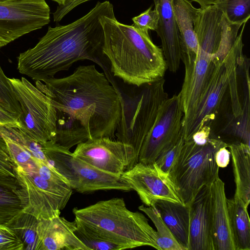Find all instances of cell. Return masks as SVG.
Segmentation results:
<instances>
[{
  "instance_id": "obj_1",
  "label": "cell",
  "mask_w": 250,
  "mask_h": 250,
  "mask_svg": "<svg viewBox=\"0 0 250 250\" xmlns=\"http://www.w3.org/2000/svg\"><path fill=\"white\" fill-rule=\"evenodd\" d=\"M36 85L56 110L54 143L70 150L89 139L115 138L122 117L119 88L94 64L80 65L63 78L37 81Z\"/></svg>"
},
{
  "instance_id": "obj_2",
  "label": "cell",
  "mask_w": 250,
  "mask_h": 250,
  "mask_svg": "<svg viewBox=\"0 0 250 250\" xmlns=\"http://www.w3.org/2000/svg\"><path fill=\"white\" fill-rule=\"evenodd\" d=\"M114 12L109 1H98L86 15L65 25L49 26L36 45L18 57L19 72L32 80L42 81L68 70L74 63L88 60L96 63L104 73H110L103 53L104 31L101 17Z\"/></svg>"
},
{
  "instance_id": "obj_3",
  "label": "cell",
  "mask_w": 250,
  "mask_h": 250,
  "mask_svg": "<svg viewBox=\"0 0 250 250\" xmlns=\"http://www.w3.org/2000/svg\"><path fill=\"white\" fill-rule=\"evenodd\" d=\"M100 21L103 53L113 76L137 87L164 78L167 66L163 51L149 34L121 23L114 13L103 16Z\"/></svg>"
},
{
  "instance_id": "obj_4",
  "label": "cell",
  "mask_w": 250,
  "mask_h": 250,
  "mask_svg": "<svg viewBox=\"0 0 250 250\" xmlns=\"http://www.w3.org/2000/svg\"><path fill=\"white\" fill-rule=\"evenodd\" d=\"M0 136L6 144L14 164L15 176L26 197L23 211L39 219L60 216L72 189L50 163L42 145L28 148L7 136Z\"/></svg>"
},
{
  "instance_id": "obj_5",
  "label": "cell",
  "mask_w": 250,
  "mask_h": 250,
  "mask_svg": "<svg viewBox=\"0 0 250 250\" xmlns=\"http://www.w3.org/2000/svg\"><path fill=\"white\" fill-rule=\"evenodd\" d=\"M75 218L104 239L125 249L150 246L157 250V235L146 217L126 206L123 198L100 201L73 209Z\"/></svg>"
},
{
  "instance_id": "obj_6",
  "label": "cell",
  "mask_w": 250,
  "mask_h": 250,
  "mask_svg": "<svg viewBox=\"0 0 250 250\" xmlns=\"http://www.w3.org/2000/svg\"><path fill=\"white\" fill-rule=\"evenodd\" d=\"M225 146L228 147L211 137L203 144L192 140L184 142L168 175L184 205L188 206L202 188L211 186L219 177L215 154Z\"/></svg>"
},
{
  "instance_id": "obj_7",
  "label": "cell",
  "mask_w": 250,
  "mask_h": 250,
  "mask_svg": "<svg viewBox=\"0 0 250 250\" xmlns=\"http://www.w3.org/2000/svg\"><path fill=\"white\" fill-rule=\"evenodd\" d=\"M247 22L242 25L236 41L222 59L213 58V69L193 115L188 124L183 127L185 141L202 127L210 123L216 118L224 100L230 94L232 83L238 79V72L245 56L243 53V35Z\"/></svg>"
},
{
  "instance_id": "obj_8",
  "label": "cell",
  "mask_w": 250,
  "mask_h": 250,
  "mask_svg": "<svg viewBox=\"0 0 250 250\" xmlns=\"http://www.w3.org/2000/svg\"><path fill=\"white\" fill-rule=\"evenodd\" d=\"M165 80L162 78L144 84L131 96H125L119 90L122 117L117 128V140L132 147L136 160L147 133L152 127L160 106L167 98Z\"/></svg>"
},
{
  "instance_id": "obj_9",
  "label": "cell",
  "mask_w": 250,
  "mask_h": 250,
  "mask_svg": "<svg viewBox=\"0 0 250 250\" xmlns=\"http://www.w3.org/2000/svg\"><path fill=\"white\" fill-rule=\"evenodd\" d=\"M42 145L50 163L72 189L82 193L101 190H132L121 176L97 169L74 156L70 150L51 141Z\"/></svg>"
},
{
  "instance_id": "obj_10",
  "label": "cell",
  "mask_w": 250,
  "mask_h": 250,
  "mask_svg": "<svg viewBox=\"0 0 250 250\" xmlns=\"http://www.w3.org/2000/svg\"><path fill=\"white\" fill-rule=\"evenodd\" d=\"M9 80L21 110L18 128L41 145L53 141L57 112L51 100L24 77Z\"/></svg>"
},
{
  "instance_id": "obj_11",
  "label": "cell",
  "mask_w": 250,
  "mask_h": 250,
  "mask_svg": "<svg viewBox=\"0 0 250 250\" xmlns=\"http://www.w3.org/2000/svg\"><path fill=\"white\" fill-rule=\"evenodd\" d=\"M183 117L179 94L167 98L160 106L155 121L144 141L138 162L154 163L162 152L175 145L182 136Z\"/></svg>"
},
{
  "instance_id": "obj_12",
  "label": "cell",
  "mask_w": 250,
  "mask_h": 250,
  "mask_svg": "<svg viewBox=\"0 0 250 250\" xmlns=\"http://www.w3.org/2000/svg\"><path fill=\"white\" fill-rule=\"evenodd\" d=\"M50 19V9L45 0L0 2V48L42 28Z\"/></svg>"
},
{
  "instance_id": "obj_13",
  "label": "cell",
  "mask_w": 250,
  "mask_h": 250,
  "mask_svg": "<svg viewBox=\"0 0 250 250\" xmlns=\"http://www.w3.org/2000/svg\"><path fill=\"white\" fill-rule=\"evenodd\" d=\"M72 153L97 169L119 176L138 163L131 146L107 137L81 143Z\"/></svg>"
},
{
  "instance_id": "obj_14",
  "label": "cell",
  "mask_w": 250,
  "mask_h": 250,
  "mask_svg": "<svg viewBox=\"0 0 250 250\" xmlns=\"http://www.w3.org/2000/svg\"><path fill=\"white\" fill-rule=\"evenodd\" d=\"M121 176L146 206L152 207L158 200L183 204L168 177L161 173L154 163L138 162Z\"/></svg>"
},
{
  "instance_id": "obj_15",
  "label": "cell",
  "mask_w": 250,
  "mask_h": 250,
  "mask_svg": "<svg viewBox=\"0 0 250 250\" xmlns=\"http://www.w3.org/2000/svg\"><path fill=\"white\" fill-rule=\"evenodd\" d=\"M188 206L189 208L188 250H213L210 186L202 188Z\"/></svg>"
},
{
  "instance_id": "obj_16",
  "label": "cell",
  "mask_w": 250,
  "mask_h": 250,
  "mask_svg": "<svg viewBox=\"0 0 250 250\" xmlns=\"http://www.w3.org/2000/svg\"><path fill=\"white\" fill-rule=\"evenodd\" d=\"M75 223L60 215L39 219V250H90L76 235Z\"/></svg>"
},
{
  "instance_id": "obj_17",
  "label": "cell",
  "mask_w": 250,
  "mask_h": 250,
  "mask_svg": "<svg viewBox=\"0 0 250 250\" xmlns=\"http://www.w3.org/2000/svg\"><path fill=\"white\" fill-rule=\"evenodd\" d=\"M159 15L156 32L160 38L162 50L167 68L176 72L181 62L179 33L175 21L172 0H153Z\"/></svg>"
},
{
  "instance_id": "obj_18",
  "label": "cell",
  "mask_w": 250,
  "mask_h": 250,
  "mask_svg": "<svg viewBox=\"0 0 250 250\" xmlns=\"http://www.w3.org/2000/svg\"><path fill=\"white\" fill-rule=\"evenodd\" d=\"M211 237L213 250H235L225 183L218 177L210 186Z\"/></svg>"
},
{
  "instance_id": "obj_19",
  "label": "cell",
  "mask_w": 250,
  "mask_h": 250,
  "mask_svg": "<svg viewBox=\"0 0 250 250\" xmlns=\"http://www.w3.org/2000/svg\"><path fill=\"white\" fill-rule=\"evenodd\" d=\"M179 39L181 60L185 69L192 66L196 60L198 42L194 20L198 8L188 0H172Z\"/></svg>"
},
{
  "instance_id": "obj_20",
  "label": "cell",
  "mask_w": 250,
  "mask_h": 250,
  "mask_svg": "<svg viewBox=\"0 0 250 250\" xmlns=\"http://www.w3.org/2000/svg\"><path fill=\"white\" fill-rule=\"evenodd\" d=\"M26 206L25 193L17 178L0 172V224L7 225Z\"/></svg>"
},
{
  "instance_id": "obj_21",
  "label": "cell",
  "mask_w": 250,
  "mask_h": 250,
  "mask_svg": "<svg viewBox=\"0 0 250 250\" xmlns=\"http://www.w3.org/2000/svg\"><path fill=\"white\" fill-rule=\"evenodd\" d=\"M152 207L157 210L177 242L185 250H188L189 207L166 200H158Z\"/></svg>"
},
{
  "instance_id": "obj_22",
  "label": "cell",
  "mask_w": 250,
  "mask_h": 250,
  "mask_svg": "<svg viewBox=\"0 0 250 250\" xmlns=\"http://www.w3.org/2000/svg\"><path fill=\"white\" fill-rule=\"evenodd\" d=\"M229 148L235 183L234 195L248 207L250 202V146L231 144Z\"/></svg>"
},
{
  "instance_id": "obj_23",
  "label": "cell",
  "mask_w": 250,
  "mask_h": 250,
  "mask_svg": "<svg viewBox=\"0 0 250 250\" xmlns=\"http://www.w3.org/2000/svg\"><path fill=\"white\" fill-rule=\"evenodd\" d=\"M229 223L235 250H250V220L247 207L234 195L227 199Z\"/></svg>"
},
{
  "instance_id": "obj_24",
  "label": "cell",
  "mask_w": 250,
  "mask_h": 250,
  "mask_svg": "<svg viewBox=\"0 0 250 250\" xmlns=\"http://www.w3.org/2000/svg\"><path fill=\"white\" fill-rule=\"evenodd\" d=\"M39 220L33 215L23 211L7 225L14 230L21 240L23 250H38Z\"/></svg>"
},
{
  "instance_id": "obj_25",
  "label": "cell",
  "mask_w": 250,
  "mask_h": 250,
  "mask_svg": "<svg viewBox=\"0 0 250 250\" xmlns=\"http://www.w3.org/2000/svg\"><path fill=\"white\" fill-rule=\"evenodd\" d=\"M138 208L150 218L155 226L157 229V244L159 250H185L177 242L154 207H146L143 204Z\"/></svg>"
},
{
  "instance_id": "obj_26",
  "label": "cell",
  "mask_w": 250,
  "mask_h": 250,
  "mask_svg": "<svg viewBox=\"0 0 250 250\" xmlns=\"http://www.w3.org/2000/svg\"><path fill=\"white\" fill-rule=\"evenodd\" d=\"M75 233L90 250H122V246L107 241L75 218Z\"/></svg>"
},
{
  "instance_id": "obj_27",
  "label": "cell",
  "mask_w": 250,
  "mask_h": 250,
  "mask_svg": "<svg viewBox=\"0 0 250 250\" xmlns=\"http://www.w3.org/2000/svg\"><path fill=\"white\" fill-rule=\"evenodd\" d=\"M215 5L231 23L243 24L250 19V0H224Z\"/></svg>"
},
{
  "instance_id": "obj_28",
  "label": "cell",
  "mask_w": 250,
  "mask_h": 250,
  "mask_svg": "<svg viewBox=\"0 0 250 250\" xmlns=\"http://www.w3.org/2000/svg\"><path fill=\"white\" fill-rule=\"evenodd\" d=\"M0 105L18 118L21 113L12 85L0 65Z\"/></svg>"
},
{
  "instance_id": "obj_29",
  "label": "cell",
  "mask_w": 250,
  "mask_h": 250,
  "mask_svg": "<svg viewBox=\"0 0 250 250\" xmlns=\"http://www.w3.org/2000/svg\"><path fill=\"white\" fill-rule=\"evenodd\" d=\"M243 24L231 23L225 16L221 41L218 50L213 57V59H222L226 56L234 44L238 34L239 29Z\"/></svg>"
},
{
  "instance_id": "obj_30",
  "label": "cell",
  "mask_w": 250,
  "mask_h": 250,
  "mask_svg": "<svg viewBox=\"0 0 250 250\" xmlns=\"http://www.w3.org/2000/svg\"><path fill=\"white\" fill-rule=\"evenodd\" d=\"M184 142L183 136H182L175 145L162 152L154 162L158 170L164 175L168 177L170 170L181 151Z\"/></svg>"
},
{
  "instance_id": "obj_31",
  "label": "cell",
  "mask_w": 250,
  "mask_h": 250,
  "mask_svg": "<svg viewBox=\"0 0 250 250\" xmlns=\"http://www.w3.org/2000/svg\"><path fill=\"white\" fill-rule=\"evenodd\" d=\"M132 25L137 29L149 34V30H154L158 28L159 15L155 10L150 6L147 10L132 19Z\"/></svg>"
},
{
  "instance_id": "obj_32",
  "label": "cell",
  "mask_w": 250,
  "mask_h": 250,
  "mask_svg": "<svg viewBox=\"0 0 250 250\" xmlns=\"http://www.w3.org/2000/svg\"><path fill=\"white\" fill-rule=\"evenodd\" d=\"M0 250H23V245L9 227L0 224Z\"/></svg>"
},
{
  "instance_id": "obj_33",
  "label": "cell",
  "mask_w": 250,
  "mask_h": 250,
  "mask_svg": "<svg viewBox=\"0 0 250 250\" xmlns=\"http://www.w3.org/2000/svg\"><path fill=\"white\" fill-rule=\"evenodd\" d=\"M14 168L6 144L0 136V172L15 176Z\"/></svg>"
},
{
  "instance_id": "obj_34",
  "label": "cell",
  "mask_w": 250,
  "mask_h": 250,
  "mask_svg": "<svg viewBox=\"0 0 250 250\" xmlns=\"http://www.w3.org/2000/svg\"><path fill=\"white\" fill-rule=\"evenodd\" d=\"M91 0H68L63 5H58L53 13L54 21H61L68 13L79 5Z\"/></svg>"
},
{
  "instance_id": "obj_35",
  "label": "cell",
  "mask_w": 250,
  "mask_h": 250,
  "mask_svg": "<svg viewBox=\"0 0 250 250\" xmlns=\"http://www.w3.org/2000/svg\"><path fill=\"white\" fill-rule=\"evenodd\" d=\"M0 125L19 128L18 119L14 115L0 105Z\"/></svg>"
},
{
  "instance_id": "obj_36",
  "label": "cell",
  "mask_w": 250,
  "mask_h": 250,
  "mask_svg": "<svg viewBox=\"0 0 250 250\" xmlns=\"http://www.w3.org/2000/svg\"><path fill=\"white\" fill-rule=\"evenodd\" d=\"M210 125L211 124H208L204 125L193 134L190 140H192L195 143L199 144L205 143L211 137V129Z\"/></svg>"
},
{
  "instance_id": "obj_37",
  "label": "cell",
  "mask_w": 250,
  "mask_h": 250,
  "mask_svg": "<svg viewBox=\"0 0 250 250\" xmlns=\"http://www.w3.org/2000/svg\"><path fill=\"white\" fill-rule=\"evenodd\" d=\"M227 146H223L220 148L216 153V163L219 167L224 168L226 167L229 162L230 151L227 149Z\"/></svg>"
},
{
  "instance_id": "obj_38",
  "label": "cell",
  "mask_w": 250,
  "mask_h": 250,
  "mask_svg": "<svg viewBox=\"0 0 250 250\" xmlns=\"http://www.w3.org/2000/svg\"><path fill=\"white\" fill-rule=\"evenodd\" d=\"M196 2L200 6V8L203 9L212 5H215L224 0H191Z\"/></svg>"
},
{
  "instance_id": "obj_39",
  "label": "cell",
  "mask_w": 250,
  "mask_h": 250,
  "mask_svg": "<svg viewBox=\"0 0 250 250\" xmlns=\"http://www.w3.org/2000/svg\"><path fill=\"white\" fill-rule=\"evenodd\" d=\"M57 2L58 5H63L68 0H51Z\"/></svg>"
},
{
  "instance_id": "obj_40",
  "label": "cell",
  "mask_w": 250,
  "mask_h": 250,
  "mask_svg": "<svg viewBox=\"0 0 250 250\" xmlns=\"http://www.w3.org/2000/svg\"><path fill=\"white\" fill-rule=\"evenodd\" d=\"M12 0H0V2L9 1H12Z\"/></svg>"
}]
</instances>
